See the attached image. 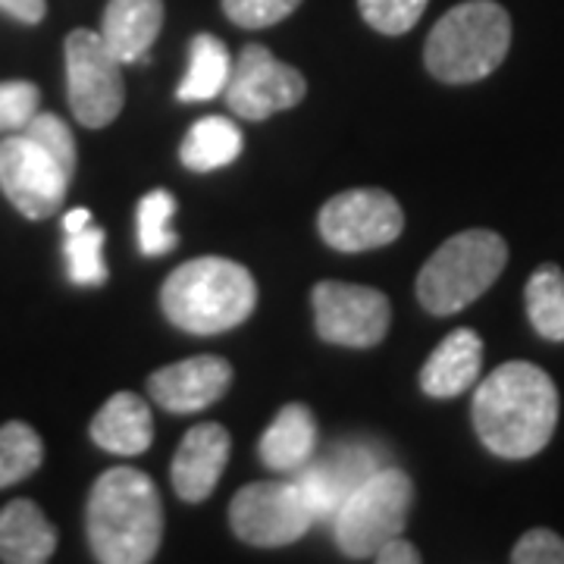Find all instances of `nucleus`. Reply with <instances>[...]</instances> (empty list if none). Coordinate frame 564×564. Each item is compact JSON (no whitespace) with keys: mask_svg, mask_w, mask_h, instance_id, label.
<instances>
[{"mask_svg":"<svg viewBox=\"0 0 564 564\" xmlns=\"http://www.w3.org/2000/svg\"><path fill=\"white\" fill-rule=\"evenodd\" d=\"M470 417L492 455L533 458L558 426V389L543 367L508 361L477 383Z\"/></svg>","mask_w":564,"mask_h":564,"instance_id":"1","label":"nucleus"},{"mask_svg":"<svg viewBox=\"0 0 564 564\" xmlns=\"http://www.w3.org/2000/svg\"><path fill=\"white\" fill-rule=\"evenodd\" d=\"M85 527L98 562H154L163 540V502L154 480L132 467L104 470L91 486Z\"/></svg>","mask_w":564,"mask_h":564,"instance_id":"2","label":"nucleus"},{"mask_svg":"<svg viewBox=\"0 0 564 564\" xmlns=\"http://www.w3.org/2000/svg\"><path fill=\"white\" fill-rule=\"evenodd\" d=\"M258 304V282L229 258H195L176 267L161 289V307L173 326L214 336L239 326Z\"/></svg>","mask_w":564,"mask_h":564,"instance_id":"3","label":"nucleus"},{"mask_svg":"<svg viewBox=\"0 0 564 564\" xmlns=\"http://www.w3.org/2000/svg\"><path fill=\"white\" fill-rule=\"evenodd\" d=\"M511 47V17L496 0H464L433 25L423 61L440 82L467 85L502 66Z\"/></svg>","mask_w":564,"mask_h":564,"instance_id":"4","label":"nucleus"},{"mask_svg":"<svg viewBox=\"0 0 564 564\" xmlns=\"http://www.w3.org/2000/svg\"><path fill=\"white\" fill-rule=\"evenodd\" d=\"M508 245L492 229H464L433 251L417 276V299L433 317H452L502 276Z\"/></svg>","mask_w":564,"mask_h":564,"instance_id":"5","label":"nucleus"},{"mask_svg":"<svg viewBox=\"0 0 564 564\" xmlns=\"http://www.w3.org/2000/svg\"><path fill=\"white\" fill-rule=\"evenodd\" d=\"M414 505V484L399 467L370 474L333 518V536L348 558H373L392 536H402Z\"/></svg>","mask_w":564,"mask_h":564,"instance_id":"6","label":"nucleus"},{"mask_svg":"<svg viewBox=\"0 0 564 564\" xmlns=\"http://www.w3.org/2000/svg\"><path fill=\"white\" fill-rule=\"evenodd\" d=\"M66 98L85 129H104L126 104L122 63L110 54L101 32L76 29L66 39Z\"/></svg>","mask_w":564,"mask_h":564,"instance_id":"7","label":"nucleus"},{"mask_svg":"<svg viewBox=\"0 0 564 564\" xmlns=\"http://www.w3.org/2000/svg\"><path fill=\"white\" fill-rule=\"evenodd\" d=\"M314 524V511L299 480L248 484L229 505V527L248 545L276 549L302 540Z\"/></svg>","mask_w":564,"mask_h":564,"instance_id":"8","label":"nucleus"},{"mask_svg":"<svg viewBox=\"0 0 564 564\" xmlns=\"http://www.w3.org/2000/svg\"><path fill=\"white\" fill-rule=\"evenodd\" d=\"M317 229L333 251L358 254L395 242L404 229V214L389 192L351 188L323 204Z\"/></svg>","mask_w":564,"mask_h":564,"instance_id":"9","label":"nucleus"},{"mask_svg":"<svg viewBox=\"0 0 564 564\" xmlns=\"http://www.w3.org/2000/svg\"><path fill=\"white\" fill-rule=\"evenodd\" d=\"M314 323L323 343L345 348H373L386 339L392 307L383 292L355 282L323 280L311 292Z\"/></svg>","mask_w":564,"mask_h":564,"instance_id":"10","label":"nucleus"},{"mask_svg":"<svg viewBox=\"0 0 564 564\" xmlns=\"http://www.w3.org/2000/svg\"><path fill=\"white\" fill-rule=\"evenodd\" d=\"M69 173L54 161L39 141L25 132H10L0 141V192L29 220H47L66 198Z\"/></svg>","mask_w":564,"mask_h":564,"instance_id":"11","label":"nucleus"},{"mask_svg":"<svg viewBox=\"0 0 564 564\" xmlns=\"http://www.w3.org/2000/svg\"><path fill=\"white\" fill-rule=\"evenodd\" d=\"M304 91L307 82L295 66L276 61L263 44H248L239 54V63L232 66L223 95L239 120L261 122L280 110L299 107Z\"/></svg>","mask_w":564,"mask_h":564,"instance_id":"12","label":"nucleus"},{"mask_svg":"<svg viewBox=\"0 0 564 564\" xmlns=\"http://www.w3.org/2000/svg\"><path fill=\"white\" fill-rule=\"evenodd\" d=\"M383 464L367 443H336L323 458H311L299 470V486L314 511V521H333L343 502Z\"/></svg>","mask_w":564,"mask_h":564,"instance_id":"13","label":"nucleus"},{"mask_svg":"<svg viewBox=\"0 0 564 564\" xmlns=\"http://www.w3.org/2000/svg\"><path fill=\"white\" fill-rule=\"evenodd\" d=\"M229 386H232V364L217 355H198L151 373L148 392L170 414H195L220 402Z\"/></svg>","mask_w":564,"mask_h":564,"instance_id":"14","label":"nucleus"},{"mask_svg":"<svg viewBox=\"0 0 564 564\" xmlns=\"http://www.w3.org/2000/svg\"><path fill=\"white\" fill-rule=\"evenodd\" d=\"M232 440L223 423H198L182 436L180 448L173 455V489L182 502H204L220 484L226 462H229Z\"/></svg>","mask_w":564,"mask_h":564,"instance_id":"15","label":"nucleus"},{"mask_svg":"<svg viewBox=\"0 0 564 564\" xmlns=\"http://www.w3.org/2000/svg\"><path fill=\"white\" fill-rule=\"evenodd\" d=\"M484 370V339L474 329L448 333L421 370V389L430 399H458L477 386Z\"/></svg>","mask_w":564,"mask_h":564,"instance_id":"16","label":"nucleus"},{"mask_svg":"<svg viewBox=\"0 0 564 564\" xmlns=\"http://www.w3.org/2000/svg\"><path fill=\"white\" fill-rule=\"evenodd\" d=\"M161 25L163 0H110L104 10L101 39L120 63H148Z\"/></svg>","mask_w":564,"mask_h":564,"instance_id":"17","label":"nucleus"},{"mask_svg":"<svg viewBox=\"0 0 564 564\" xmlns=\"http://www.w3.org/2000/svg\"><path fill=\"white\" fill-rule=\"evenodd\" d=\"M91 443L110 455H141L154 443V417L135 392H117L91 421Z\"/></svg>","mask_w":564,"mask_h":564,"instance_id":"18","label":"nucleus"},{"mask_svg":"<svg viewBox=\"0 0 564 564\" xmlns=\"http://www.w3.org/2000/svg\"><path fill=\"white\" fill-rule=\"evenodd\" d=\"M258 455L273 474H299L317 455V421L311 408L302 402L285 404L261 436Z\"/></svg>","mask_w":564,"mask_h":564,"instance_id":"19","label":"nucleus"},{"mask_svg":"<svg viewBox=\"0 0 564 564\" xmlns=\"http://www.w3.org/2000/svg\"><path fill=\"white\" fill-rule=\"evenodd\" d=\"M57 549V527L44 518L39 505L13 499L0 508V562L44 564Z\"/></svg>","mask_w":564,"mask_h":564,"instance_id":"20","label":"nucleus"},{"mask_svg":"<svg viewBox=\"0 0 564 564\" xmlns=\"http://www.w3.org/2000/svg\"><path fill=\"white\" fill-rule=\"evenodd\" d=\"M242 129L226 117H204L198 120L182 141L180 158L192 173H214L242 154Z\"/></svg>","mask_w":564,"mask_h":564,"instance_id":"21","label":"nucleus"},{"mask_svg":"<svg viewBox=\"0 0 564 564\" xmlns=\"http://www.w3.org/2000/svg\"><path fill=\"white\" fill-rule=\"evenodd\" d=\"M232 73V61L229 51L217 35H195L188 44V73L176 88L180 101H210L226 91V82Z\"/></svg>","mask_w":564,"mask_h":564,"instance_id":"22","label":"nucleus"},{"mask_svg":"<svg viewBox=\"0 0 564 564\" xmlns=\"http://www.w3.org/2000/svg\"><path fill=\"white\" fill-rule=\"evenodd\" d=\"M524 302L533 329L549 343H564V270L558 263H543L533 270Z\"/></svg>","mask_w":564,"mask_h":564,"instance_id":"23","label":"nucleus"},{"mask_svg":"<svg viewBox=\"0 0 564 564\" xmlns=\"http://www.w3.org/2000/svg\"><path fill=\"white\" fill-rule=\"evenodd\" d=\"M44 462L41 436L22 421H10L0 426V489L32 477Z\"/></svg>","mask_w":564,"mask_h":564,"instance_id":"24","label":"nucleus"},{"mask_svg":"<svg viewBox=\"0 0 564 564\" xmlns=\"http://www.w3.org/2000/svg\"><path fill=\"white\" fill-rule=\"evenodd\" d=\"M173 214H176V198L170 192H148L139 202V245L141 251L148 258H158V254H170L176 245H180V236L173 232Z\"/></svg>","mask_w":564,"mask_h":564,"instance_id":"25","label":"nucleus"},{"mask_svg":"<svg viewBox=\"0 0 564 564\" xmlns=\"http://www.w3.org/2000/svg\"><path fill=\"white\" fill-rule=\"evenodd\" d=\"M66 270L76 285H104L107 263H104V229L85 226L82 232L66 236Z\"/></svg>","mask_w":564,"mask_h":564,"instance_id":"26","label":"nucleus"},{"mask_svg":"<svg viewBox=\"0 0 564 564\" xmlns=\"http://www.w3.org/2000/svg\"><path fill=\"white\" fill-rule=\"evenodd\" d=\"M430 0H358V10L367 25L383 35H404L423 17Z\"/></svg>","mask_w":564,"mask_h":564,"instance_id":"27","label":"nucleus"},{"mask_svg":"<svg viewBox=\"0 0 564 564\" xmlns=\"http://www.w3.org/2000/svg\"><path fill=\"white\" fill-rule=\"evenodd\" d=\"M22 132L32 141H39L41 148L61 163L69 176L76 173V139H73L69 126L61 117H54V113H35Z\"/></svg>","mask_w":564,"mask_h":564,"instance_id":"28","label":"nucleus"},{"mask_svg":"<svg viewBox=\"0 0 564 564\" xmlns=\"http://www.w3.org/2000/svg\"><path fill=\"white\" fill-rule=\"evenodd\" d=\"M41 91L32 82H0V132H22L39 113Z\"/></svg>","mask_w":564,"mask_h":564,"instance_id":"29","label":"nucleus"},{"mask_svg":"<svg viewBox=\"0 0 564 564\" xmlns=\"http://www.w3.org/2000/svg\"><path fill=\"white\" fill-rule=\"evenodd\" d=\"M299 3L302 0H223V13L242 29H270L295 13Z\"/></svg>","mask_w":564,"mask_h":564,"instance_id":"30","label":"nucleus"},{"mask_svg":"<svg viewBox=\"0 0 564 564\" xmlns=\"http://www.w3.org/2000/svg\"><path fill=\"white\" fill-rule=\"evenodd\" d=\"M514 564H564V540L558 533L536 527L527 530L511 552Z\"/></svg>","mask_w":564,"mask_h":564,"instance_id":"31","label":"nucleus"},{"mask_svg":"<svg viewBox=\"0 0 564 564\" xmlns=\"http://www.w3.org/2000/svg\"><path fill=\"white\" fill-rule=\"evenodd\" d=\"M373 562L380 564H417L421 562V552L414 549V545L402 540V536H392L389 543H383L377 549V555H373Z\"/></svg>","mask_w":564,"mask_h":564,"instance_id":"32","label":"nucleus"},{"mask_svg":"<svg viewBox=\"0 0 564 564\" xmlns=\"http://www.w3.org/2000/svg\"><path fill=\"white\" fill-rule=\"evenodd\" d=\"M0 10L25 25H35L47 13V0H0Z\"/></svg>","mask_w":564,"mask_h":564,"instance_id":"33","label":"nucleus"},{"mask_svg":"<svg viewBox=\"0 0 564 564\" xmlns=\"http://www.w3.org/2000/svg\"><path fill=\"white\" fill-rule=\"evenodd\" d=\"M85 226H91V210H85V207H76V210H69V214L63 217V232H66V236L82 232Z\"/></svg>","mask_w":564,"mask_h":564,"instance_id":"34","label":"nucleus"}]
</instances>
